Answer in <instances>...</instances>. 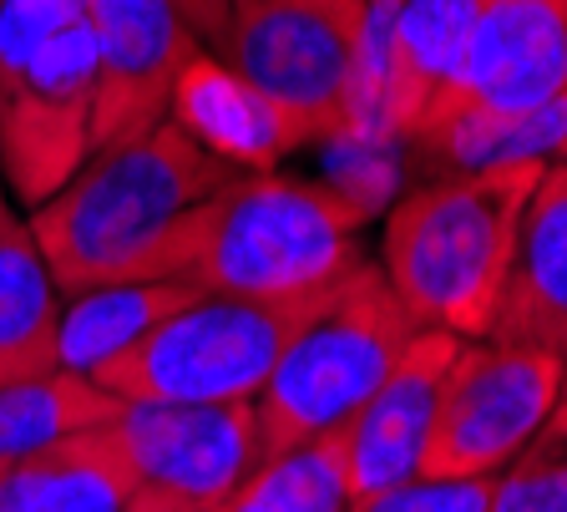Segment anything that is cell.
Returning a JSON list of instances; mask_svg holds the SVG:
<instances>
[{
    "mask_svg": "<svg viewBox=\"0 0 567 512\" xmlns=\"http://www.w3.org/2000/svg\"><path fill=\"white\" fill-rule=\"evenodd\" d=\"M137 472L122 437L86 427L0 472V512H127Z\"/></svg>",
    "mask_w": 567,
    "mask_h": 512,
    "instance_id": "cell-15",
    "label": "cell"
},
{
    "mask_svg": "<svg viewBox=\"0 0 567 512\" xmlns=\"http://www.w3.org/2000/svg\"><path fill=\"white\" fill-rule=\"evenodd\" d=\"M563 386L567 360L557 350L461 340L415 477H496L547 421Z\"/></svg>",
    "mask_w": 567,
    "mask_h": 512,
    "instance_id": "cell-8",
    "label": "cell"
},
{
    "mask_svg": "<svg viewBox=\"0 0 567 512\" xmlns=\"http://www.w3.org/2000/svg\"><path fill=\"white\" fill-rule=\"evenodd\" d=\"M117 396H106L102 386L76 376V370H51L35 381L0 386V472L51 447V441L71 437V431L117 421Z\"/></svg>",
    "mask_w": 567,
    "mask_h": 512,
    "instance_id": "cell-19",
    "label": "cell"
},
{
    "mask_svg": "<svg viewBox=\"0 0 567 512\" xmlns=\"http://www.w3.org/2000/svg\"><path fill=\"white\" fill-rule=\"evenodd\" d=\"M421 330L425 325L405 310V299L385 285L375 264H354L330 289L324 310L289 340L254 401L259 457L344 431Z\"/></svg>",
    "mask_w": 567,
    "mask_h": 512,
    "instance_id": "cell-5",
    "label": "cell"
},
{
    "mask_svg": "<svg viewBox=\"0 0 567 512\" xmlns=\"http://www.w3.org/2000/svg\"><path fill=\"white\" fill-rule=\"evenodd\" d=\"M238 178L173 117L132 143L96 147L47 203L31 208V238L61 299L96 285L183 279L198 208Z\"/></svg>",
    "mask_w": 567,
    "mask_h": 512,
    "instance_id": "cell-1",
    "label": "cell"
},
{
    "mask_svg": "<svg viewBox=\"0 0 567 512\" xmlns=\"http://www.w3.org/2000/svg\"><path fill=\"white\" fill-rule=\"evenodd\" d=\"M557 163H567V147H563V157H557Z\"/></svg>",
    "mask_w": 567,
    "mask_h": 512,
    "instance_id": "cell-26",
    "label": "cell"
},
{
    "mask_svg": "<svg viewBox=\"0 0 567 512\" xmlns=\"http://www.w3.org/2000/svg\"><path fill=\"white\" fill-rule=\"evenodd\" d=\"M218 512H350V437H309L259 457Z\"/></svg>",
    "mask_w": 567,
    "mask_h": 512,
    "instance_id": "cell-20",
    "label": "cell"
},
{
    "mask_svg": "<svg viewBox=\"0 0 567 512\" xmlns=\"http://www.w3.org/2000/svg\"><path fill=\"white\" fill-rule=\"evenodd\" d=\"M365 214L324 183L238 173L198 208L183 279L203 295L309 299L334 289L360 259Z\"/></svg>",
    "mask_w": 567,
    "mask_h": 512,
    "instance_id": "cell-3",
    "label": "cell"
},
{
    "mask_svg": "<svg viewBox=\"0 0 567 512\" xmlns=\"http://www.w3.org/2000/svg\"><path fill=\"white\" fill-rule=\"evenodd\" d=\"M492 340L543 346L567 360V163H547L522 208L512 279Z\"/></svg>",
    "mask_w": 567,
    "mask_h": 512,
    "instance_id": "cell-13",
    "label": "cell"
},
{
    "mask_svg": "<svg viewBox=\"0 0 567 512\" xmlns=\"http://www.w3.org/2000/svg\"><path fill=\"white\" fill-rule=\"evenodd\" d=\"M96 0H0V167L47 203L92 157Z\"/></svg>",
    "mask_w": 567,
    "mask_h": 512,
    "instance_id": "cell-4",
    "label": "cell"
},
{
    "mask_svg": "<svg viewBox=\"0 0 567 512\" xmlns=\"http://www.w3.org/2000/svg\"><path fill=\"white\" fill-rule=\"evenodd\" d=\"M492 477H411L385 492L354 498L350 512H486Z\"/></svg>",
    "mask_w": 567,
    "mask_h": 512,
    "instance_id": "cell-23",
    "label": "cell"
},
{
    "mask_svg": "<svg viewBox=\"0 0 567 512\" xmlns=\"http://www.w3.org/2000/svg\"><path fill=\"white\" fill-rule=\"evenodd\" d=\"M167 117L234 173H269L289 147H299L295 127L274 112L269 96L254 92L228 61L208 51H198L183 66Z\"/></svg>",
    "mask_w": 567,
    "mask_h": 512,
    "instance_id": "cell-14",
    "label": "cell"
},
{
    "mask_svg": "<svg viewBox=\"0 0 567 512\" xmlns=\"http://www.w3.org/2000/svg\"><path fill=\"white\" fill-rule=\"evenodd\" d=\"M61 370V289L31 224L0 208V386Z\"/></svg>",
    "mask_w": 567,
    "mask_h": 512,
    "instance_id": "cell-17",
    "label": "cell"
},
{
    "mask_svg": "<svg viewBox=\"0 0 567 512\" xmlns=\"http://www.w3.org/2000/svg\"><path fill=\"white\" fill-rule=\"evenodd\" d=\"M557 92H567V0H482L456 82L421 132L451 117H522Z\"/></svg>",
    "mask_w": 567,
    "mask_h": 512,
    "instance_id": "cell-10",
    "label": "cell"
},
{
    "mask_svg": "<svg viewBox=\"0 0 567 512\" xmlns=\"http://www.w3.org/2000/svg\"><path fill=\"white\" fill-rule=\"evenodd\" d=\"M0 208H6V167H0Z\"/></svg>",
    "mask_w": 567,
    "mask_h": 512,
    "instance_id": "cell-25",
    "label": "cell"
},
{
    "mask_svg": "<svg viewBox=\"0 0 567 512\" xmlns=\"http://www.w3.org/2000/svg\"><path fill=\"white\" fill-rule=\"evenodd\" d=\"M112 431L137 472L127 512H218L259 467L254 401H122Z\"/></svg>",
    "mask_w": 567,
    "mask_h": 512,
    "instance_id": "cell-9",
    "label": "cell"
},
{
    "mask_svg": "<svg viewBox=\"0 0 567 512\" xmlns=\"http://www.w3.org/2000/svg\"><path fill=\"white\" fill-rule=\"evenodd\" d=\"M482 0H405L385 47V112L395 143H411L451 92Z\"/></svg>",
    "mask_w": 567,
    "mask_h": 512,
    "instance_id": "cell-16",
    "label": "cell"
},
{
    "mask_svg": "<svg viewBox=\"0 0 567 512\" xmlns=\"http://www.w3.org/2000/svg\"><path fill=\"white\" fill-rule=\"evenodd\" d=\"M173 11L188 21V31L203 41V51H224V37H228V11L234 0H173Z\"/></svg>",
    "mask_w": 567,
    "mask_h": 512,
    "instance_id": "cell-24",
    "label": "cell"
},
{
    "mask_svg": "<svg viewBox=\"0 0 567 512\" xmlns=\"http://www.w3.org/2000/svg\"><path fill=\"white\" fill-rule=\"evenodd\" d=\"M405 11V0H360V31H354V66H350V137L365 143H395L385 112V47L390 25Z\"/></svg>",
    "mask_w": 567,
    "mask_h": 512,
    "instance_id": "cell-22",
    "label": "cell"
},
{
    "mask_svg": "<svg viewBox=\"0 0 567 512\" xmlns=\"http://www.w3.org/2000/svg\"><path fill=\"white\" fill-rule=\"evenodd\" d=\"M203 289L193 279H132V285H96L66 295L61 305V370L92 376L102 360L132 350L137 340L188 310Z\"/></svg>",
    "mask_w": 567,
    "mask_h": 512,
    "instance_id": "cell-18",
    "label": "cell"
},
{
    "mask_svg": "<svg viewBox=\"0 0 567 512\" xmlns=\"http://www.w3.org/2000/svg\"><path fill=\"white\" fill-rule=\"evenodd\" d=\"M96 86H92V153L132 143L167 122L173 86L203 41L173 11V0H96Z\"/></svg>",
    "mask_w": 567,
    "mask_h": 512,
    "instance_id": "cell-11",
    "label": "cell"
},
{
    "mask_svg": "<svg viewBox=\"0 0 567 512\" xmlns=\"http://www.w3.org/2000/svg\"><path fill=\"white\" fill-rule=\"evenodd\" d=\"M486 512H567V386L527 447L492 477Z\"/></svg>",
    "mask_w": 567,
    "mask_h": 512,
    "instance_id": "cell-21",
    "label": "cell"
},
{
    "mask_svg": "<svg viewBox=\"0 0 567 512\" xmlns=\"http://www.w3.org/2000/svg\"><path fill=\"white\" fill-rule=\"evenodd\" d=\"M360 0H234L224 61L274 102L299 147L350 127Z\"/></svg>",
    "mask_w": 567,
    "mask_h": 512,
    "instance_id": "cell-7",
    "label": "cell"
},
{
    "mask_svg": "<svg viewBox=\"0 0 567 512\" xmlns=\"http://www.w3.org/2000/svg\"><path fill=\"white\" fill-rule=\"evenodd\" d=\"M547 163L446 173L411 188L385 218L380 275L431 330L492 340L512 279L517 228Z\"/></svg>",
    "mask_w": 567,
    "mask_h": 512,
    "instance_id": "cell-2",
    "label": "cell"
},
{
    "mask_svg": "<svg viewBox=\"0 0 567 512\" xmlns=\"http://www.w3.org/2000/svg\"><path fill=\"white\" fill-rule=\"evenodd\" d=\"M324 299L330 289L309 299L203 295L157 325L147 340L102 360L86 381L117 401H259L279 356L324 310Z\"/></svg>",
    "mask_w": 567,
    "mask_h": 512,
    "instance_id": "cell-6",
    "label": "cell"
},
{
    "mask_svg": "<svg viewBox=\"0 0 567 512\" xmlns=\"http://www.w3.org/2000/svg\"><path fill=\"white\" fill-rule=\"evenodd\" d=\"M456 350L461 335L425 325L395 356V366L375 386V396L354 411V421L344 427V437H350V502L385 492L395 482H411L421 472L425 437H431V421H436V396Z\"/></svg>",
    "mask_w": 567,
    "mask_h": 512,
    "instance_id": "cell-12",
    "label": "cell"
}]
</instances>
